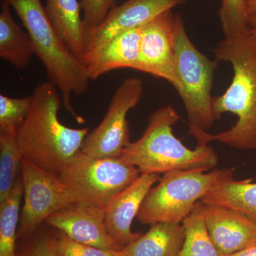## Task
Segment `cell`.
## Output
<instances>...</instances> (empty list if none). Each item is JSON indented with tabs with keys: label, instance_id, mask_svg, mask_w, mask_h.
Instances as JSON below:
<instances>
[{
	"label": "cell",
	"instance_id": "1",
	"mask_svg": "<svg viewBox=\"0 0 256 256\" xmlns=\"http://www.w3.org/2000/svg\"><path fill=\"white\" fill-rule=\"evenodd\" d=\"M215 60L232 64L234 77L222 95L214 97L213 109L216 120L224 112H232L238 120L227 130L210 134L195 133L198 144L213 140L242 150L256 151V36L249 30L233 38H224L214 50Z\"/></svg>",
	"mask_w": 256,
	"mask_h": 256
},
{
	"label": "cell",
	"instance_id": "2",
	"mask_svg": "<svg viewBox=\"0 0 256 256\" xmlns=\"http://www.w3.org/2000/svg\"><path fill=\"white\" fill-rule=\"evenodd\" d=\"M30 96L28 116L16 130L20 152L22 159L58 176L82 150L89 129L70 128L60 122L58 114L63 99L48 80L37 85Z\"/></svg>",
	"mask_w": 256,
	"mask_h": 256
},
{
	"label": "cell",
	"instance_id": "3",
	"mask_svg": "<svg viewBox=\"0 0 256 256\" xmlns=\"http://www.w3.org/2000/svg\"><path fill=\"white\" fill-rule=\"evenodd\" d=\"M178 112L166 105L150 116L142 136L130 142L120 158L136 166L141 174H166L172 171L206 172L218 164V156L212 146L198 144L192 150L173 134L180 120Z\"/></svg>",
	"mask_w": 256,
	"mask_h": 256
},
{
	"label": "cell",
	"instance_id": "4",
	"mask_svg": "<svg viewBox=\"0 0 256 256\" xmlns=\"http://www.w3.org/2000/svg\"><path fill=\"white\" fill-rule=\"evenodd\" d=\"M14 10L31 38L48 82L60 90L66 110L78 119L70 102L89 88L90 79L82 60L69 50L54 26L41 0H2Z\"/></svg>",
	"mask_w": 256,
	"mask_h": 256
},
{
	"label": "cell",
	"instance_id": "5",
	"mask_svg": "<svg viewBox=\"0 0 256 256\" xmlns=\"http://www.w3.org/2000/svg\"><path fill=\"white\" fill-rule=\"evenodd\" d=\"M176 68L180 88L176 92L188 114V134L207 132L216 118L212 96L218 62L197 50L188 38L182 18L175 14Z\"/></svg>",
	"mask_w": 256,
	"mask_h": 256
},
{
	"label": "cell",
	"instance_id": "6",
	"mask_svg": "<svg viewBox=\"0 0 256 256\" xmlns=\"http://www.w3.org/2000/svg\"><path fill=\"white\" fill-rule=\"evenodd\" d=\"M226 170L208 173L172 171L163 174L144 198L137 220L142 224H182L198 200L218 182Z\"/></svg>",
	"mask_w": 256,
	"mask_h": 256
},
{
	"label": "cell",
	"instance_id": "7",
	"mask_svg": "<svg viewBox=\"0 0 256 256\" xmlns=\"http://www.w3.org/2000/svg\"><path fill=\"white\" fill-rule=\"evenodd\" d=\"M120 158H96L78 152L58 174L77 202L106 208L118 193L140 175Z\"/></svg>",
	"mask_w": 256,
	"mask_h": 256
},
{
	"label": "cell",
	"instance_id": "8",
	"mask_svg": "<svg viewBox=\"0 0 256 256\" xmlns=\"http://www.w3.org/2000/svg\"><path fill=\"white\" fill-rule=\"evenodd\" d=\"M143 84L138 77L124 79L114 92L104 118L84 140L82 151L96 158H117L130 141L128 112L142 98Z\"/></svg>",
	"mask_w": 256,
	"mask_h": 256
},
{
	"label": "cell",
	"instance_id": "9",
	"mask_svg": "<svg viewBox=\"0 0 256 256\" xmlns=\"http://www.w3.org/2000/svg\"><path fill=\"white\" fill-rule=\"evenodd\" d=\"M24 204L18 236H31L43 222L76 202L58 175L50 174L28 160H22Z\"/></svg>",
	"mask_w": 256,
	"mask_h": 256
},
{
	"label": "cell",
	"instance_id": "10",
	"mask_svg": "<svg viewBox=\"0 0 256 256\" xmlns=\"http://www.w3.org/2000/svg\"><path fill=\"white\" fill-rule=\"evenodd\" d=\"M134 70L150 74L180 88L176 68L175 14L168 10L143 25Z\"/></svg>",
	"mask_w": 256,
	"mask_h": 256
},
{
	"label": "cell",
	"instance_id": "11",
	"mask_svg": "<svg viewBox=\"0 0 256 256\" xmlns=\"http://www.w3.org/2000/svg\"><path fill=\"white\" fill-rule=\"evenodd\" d=\"M178 4L176 0H128L124 4L116 5L99 26L86 33L82 62L121 34L140 28Z\"/></svg>",
	"mask_w": 256,
	"mask_h": 256
},
{
	"label": "cell",
	"instance_id": "12",
	"mask_svg": "<svg viewBox=\"0 0 256 256\" xmlns=\"http://www.w3.org/2000/svg\"><path fill=\"white\" fill-rule=\"evenodd\" d=\"M46 222L80 244L106 250L124 249L108 232L106 210L102 207L76 202L50 216Z\"/></svg>",
	"mask_w": 256,
	"mask_h": 256
},
{
	"label": "cell",
	"instance_id": "13",
	"mask_svg": "<svg viewBox=\"0 0 256 256\" xmlns=\"http://www.w3.org/2000/svg\"><path fill=\"white\" fill-rule=\"evenodd\" d=\"M159 180V174H140L129 186L112 197L106 207L108 232L122 248L142 235L133 232L131 225L148 192Z\"/></svg>",
	"mask_w": 256,
	"mask_h": 256
},
{
	"label": "cell",
	"instance_id": "14",
	"mask_svg": "<svg viewBox=\"0 0 256 256\" xmlns=\"http://www.w3.org/2000/svg\"><path fill=\"white\" fill-rule=\"evenodd\" d=\"M208 234L224 256L232 255L256 244V222L236 210L202 203Z\"/></svg>",
	"mask_w": 256,
	"mask_h": 256
},
{
	"label": "cell",
	"instance_id": "15",
	"mask_svg": "<svg viewBox=\"0 0 256 256\" xmlns=\"http://www.w3.org/2000/svg\"><path fill=\"white\" fill-rule=\"evenodd\" d=\"M142 26L121 34L82 60L90 80L121 68L134 69L139 57Z\"/></svg>",
	"mask_w": 256,
	"mask_h": 256
},
{
	"label": "cell",
	"instance_id": "16",
	"mask_svg": "<svg viewBox=\"0 0 256 256\" xmlns=\"http://www.w3.org/2000/svg\"><path fill=\"white\" fill-rule=\"evenodd\" d=\"M234 172V169L226 170L218 182L200 202L236 210L256 222V183L236 181Z\"/></svg>",
	"mask_w": 256,
	"mask_h": 256
},
{
	"label": "cell",
	"instance_id": "17",
	"mask_svg": "<svg viewBox=\"0 0 256 256\" xmlns=\"http://www.w3.org/2000/svg\"><path fill=\"white\" fill-rule=\"evenodd\" d=\"M151 226L146 234L124 248V256H178L185 236L182 224Z\"/></svg>",
	"mask_w": 256,
	"mask_h": 256
},
{
	"label": "cell",
	"instance_id": "18",
	"mask_svg": "<svg viewBox=\"0 0 256 256\" xmlns=\"http://www.w3.org/2000/svg\"><path fill=\"white\" fill-rule=\"evenodd\" d=\"M44 6L58 34L82 60L85 48V26L80 15V3L78 0H46Z\"/></svg>",
	"mask_w": 256,
	"mask_h": 256
},
{
	"label": "cell",
	"instance_id": "19",
	"mask_svg": "<svg viewBox=\"0 0 256 256\" xmlns=\"http://www.w3.org/2000/svg\"><path fill=\"white\" fill-rule=\"evenodd\" d=\"M11 6L2 1L0 12V57L18 69L28 66L35 55L30 35L13 20Z\"/></svg>",
	"mask_w": 256,
	"mask_h": 256
},
{
	"label": "cell",
	"instance_id": "20",
	"mask_svg": "<svg viewBox=\"0 0 256 256\" xmlns=\"http://www.w3.org/2000/svg\"><path fill=\"white\" fill-rule=\"evenodd\" d=\"M23 196L24 183L21 174L9 196L0 203V256H16V240Z\"/></svg>",
	"mask_w": 256,
	"mask_h": 256
},
{
	"label": "cell",
	"instance_id": "21",
	"mask_svg": "<svg viewBox=\"0 0 256 256\" xmlns=\"http://www.w3.org/2000/svg\"><path fill=\"white\" fill-rule=\"evenodd\" d=\"M184 240L178 256H224L210 238L202 210L197 202L191 214L183 220Z\"/></svg>",
	"mask_w": 256,
	"mask_h": 256
},
{
	"label": "cell",
	"instance_id": "22",
	"mask_svg": "<svg viewBox=\"0 0 256 256\" xmlns=\"http://www.w3.org/2000/svg\"><path fill=\"white\" fill-rule=\"evenodd\" d=\"M22 160L16 131L0 133V203L14 188L21 171Z\"/></svg>",
	"mask_w": 256,
	"mask_h": 256
},
{
	"label": "cell",
	"instance_id": "23",
	"mask_svg": "<svg viewBox=\"0 0 256 256\" xmlns=\"http://www.w3.org/2000/svg\"><path fill=\"white\" fill-rule=\"evenodd\" d=\"M249 16L246 0H222L218 18L225 38L247 33Z\"/></svg>",
	"mask_w": 256,
	"mask_h": 256
},
{
	"label": "cell",
	"instance_id": "24",
	"mask_svg": "<svg viewBox=\"0 0 256 256\" xmlns=\"http://www.w3.org/2000/svg\"><path fill=\"white\" fill-rule=\"evenodd\" d=\"M31 96L12 98L0 95V133L16 131L28 116Z\"/></svg>",
	"mask_w": 256,
	"mask_h": 256
},
{
	"label": "cell",
	"instance_id": "25",
	"mask_svg": "<svg viewBox=\"0 0 256 256\" xmlns=\"http://www.w3.org/2000/svg\"><path fill=\"white\" fill-rule=\"evenodd\" d=\"M57 256H124L122 250H106L80 244L60 232L56 237Z\"/></svg>",
	"mask_w": 256,
	"mask_h": 256
},
{
	"label": "cell",
	"instance_id": "26",
	"mask_svg": "<svg viewBox=\"0 0 256 256\" xmlns=\"http://www.w3.org/2000/svg\"><path fill=\"white\" fill-rule=\"evenodd\" d=\"M118 0H82L84 12L85 36L87 32L97 28L104 21L110 10L116 6Z\"/></svg>",
	"mask_w": 256,
	"mask_h": 256
},
{
	"label": "cell",
	"instance_id": "27",
	"mask_svg": "<svg viewBox=\"0 0 256 256\" xmlns=\"http://www.w3.org/2000/svg\"><path fill=\"white\" fill-rule=\"evenodd\" d=\"M22 256H57L56 238L50 236H40L32 240Z\"/></svg>",
	"mask_w": 256,
	"mask_h": 256
},
{
	"label": "cell",
	"instance_id": "28",
	"mask_svg": "<svg viewBox=\"0 0 256 256\" xmlns=\"http://www.w3.org/2000/svg\"><path fill=\"white\" fill-rule=\"evenodd\" d=\"M227 256H256V244L240 252Z\"/></svg>",
	"mask_w": 256,
	"mask_h": 256
},
{
	"label": "cell",
	"instance_id": "29",
	"mask_svg": "<svg viewBox=\"0 0 256 256\" xmlns=\"http://www.w3.org/2000/svg\"><path fill=\"white\" fill-rule=\"evenodd\" d=\"M248 28L252 34L256 36V14L249 16Z\"/></svg>",
	"mask_w": 256,
	"mask_h": 256
},
{
	"label": "cell",
	"instance_id": "30",
	"mask_svg": "<svg viewBox=\"0 0 256 256\" xmlns=\"http://www.w3.org/2000/svg\"><path fill=\"white\" fill-rule=\"evenodd\" d=\"M249 15L256 14V0H246Z\"/></svg>",
	"mask_w": 256,
	"mask_h": 256
},
{
	"label": "cell",
	"instance_id": "31",
	"mask_svg": "<svg viewBox=\"0 0 256 256\" xmlns=\"http://www.w3.org/2000/svg\"><path fill=\"white\" fill-rule=\"evenodd\" d=\"M176 1L178 2V4H182V3L185 2L188 0H176Z\"/></svg>",
	"mask_w": 256,
	"mask_h": 256
}]
</instances>
